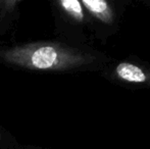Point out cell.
I'll return each instance as SVG.
<instances>
[{"label":"cell","instance_id":"6da1fadb","mask_svg":"<svg viewBox=\"0 0 150 149\" xmlns=\"http://www.w3.org/2000/svg\"><path fill=\"white\" fill-rule=\"evenodd\" d=\"M1 58L7 64L31 71L63 72L94 62L95 57L75 47L53 41H38L3 50Z\"/></svg>","mask_w":150,"mask_h":149},{"label":"cell","instance_id":"7a4b0ae2","mask_svg":"<svg viewBox=\"0 0 150 149\" xmlns=\"http://www.w3.org/2000/svg\"><path fill=\"white\" fill-rule=\"evenodd\" d=\"M115 76L120 81L133 84H143L149 80L148 73L144 68L129 61L120 62L115 66Z\"/></svg>","mask_w":150,"mask_h":149},{"label":"cell","instance_id":"3957f363","mask_svg":"<svg viewBox=\"0 0 150 149\" xmlns=\"http://www.w3.org/2000/svg\"><path fill=\"white\" fill-rule=\"evenodd\" d=\"M84 9L92 16L104 24H111L115 18V11L110 3L105 0H83L81 1Z\"/></svg>","mask_w":150,"mask_h":149},{"label":"cell","instance_id":"8992f818","mask_svg":"<svg viewBox=\"0 0 150 149\" xmlns=\"http://www.w3.org/2000/svg\"><path fill=\"white\" fill-rule=\"evenodd\" d=\"M2 12V1H0V14Z\"/></svg>","mask_w":150,"mask_h":149},{"label":"cell","instance_id":"5b68a950","mask_svg":"<svg viewBox=\"0 0 150 149\" xmlns=\"http://www.w3.org/2000/svg\"><path fill=\"white\" fill-rule=\"evenodd\" d=\"M22 1L16 0H2V12L3 13H10L16 8V6Z\"/></svg>","mask_w":150,"mask_h":149},{"label":"cell","instance_id":"277c9868","mask_svg":"<svg viewBox=\"0 0 150 149\" xmlns=\"http://www.w3.org/2000/svg\"><path fill=\"white\" fill-rule=\"evenodd\" d=\"M60 9L67 14L69 18L75 22L82 23L85 20V11L81 1L78 0H60L58 2Z\"/></svg>","mask_w":150,"mask_h":149}]
</instances>
